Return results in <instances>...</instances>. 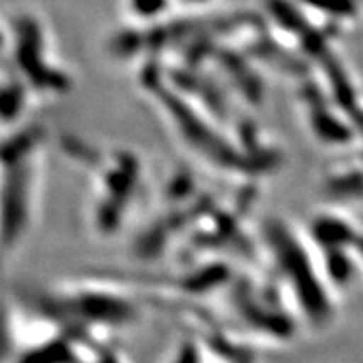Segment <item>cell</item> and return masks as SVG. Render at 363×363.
I'll list each match as a JSON object with an SVG mask.
<instances>
[{"instance_id":"1","label":"cell","mask_w":363,"mask_h":363,"mask_svg":"<svg viewBox=\"0 0 363 363\" xmlns=\"http://www.w3.org/2000/svg\"><path fill=\"white\" fill-rule=\"evenodd\" d=\"M263 239L272 267L282 280V289L295 301L296 310L311 325L325 326L334 313V287L326 277L323 258L313 239L280 219L265 223Z\"/></svg>"},{"instance_id":"2","label":"cell","mask_w":363,"mask_h":363,"mask_svg":"<svg viewBox=\"0 0 363 363\" xmlns=\"http://www.w3.org/2000/svg\"><path fill=\"white\" fill-rule=\"evenodd\" d=\"M139 82L145 93L152 96L154 104L165 111L167 121L184 139V143L211 167L232 174H258V167L243 152L239 143H232V139L217 128L213 123L216 117L210 111H202L201 104H191L187 101L180 89L163 78L162 71L154 63L143 67Z\"/></svg>"},{"instance_id":"3","label":"cell","mask_w":363,"mask_h":363,"mask_svg":"<svg viewBox=\"0 0 363 363\" xmlns=\"http://www.w3.org/2000/svg\"><path fill=\"white\" fill-rule=\"evenodd\" d=\"M43 134L38 126L17 130L2 143V243H19L32 217Z\"/></svg>"},{"instance_id":"4","label":"cell","mask_w":363,"mask_h":363,"mask_svg":"<svg viewBox=\"0 0 363 363\" xmlns=\"http://www.w3.org/2000/svg\"><path fill=\"white\" fill-rule=\"evenodd\" d=\"M4 67L17 72L35 95H62L72 78L52 60L43 23L32 13L13 15L2 24Z\"/></svg>"},{"instance_id":"5","label":"cell","mask_w":363,"mask_h":363,"mask_svg":"<svg viewBox=\"0 0 363 363\" xmlns=\"http://www.w3.org/2000/svg\"><path fill=\"white\" fill-rule=\"evenodd\" d=\"M117 282L72 284L48 298V313L65 323L89 330H111L139 319V304Z\"/></svg>"},{"instance_id":"6","label":"cell","mask_w":363,"mask_h":363,"mask_svg":"<svg viewBox=\"0 0 363 363\" xmlns=\"http://www.w3.org/2000/svg\"><path fill=\"white\" fill-rule=\"evenodd\" d=\"M96 171L95 226L101 235H111L121 228L138 187L141 165L135 154L113 152L99 158Z\"/></svg>"},{"instance_id":"7","label":"cell","mask_w":363,"mask_h":363,"mask_svg":"<svg viewBox=\"0 0 363 363\" xmlns=\"http://www.w3.org/2000/svg\"><path fill=\"white\" fill-rule=\"evenodd\" d=\"M301 101L308 126L320 143L345 147L352 143V139L358 135V126L332 101L320 80H311L301 91Z\"/></svg>"},{"instance_id":"8","label":"cell","mask_w":363,"mask_h":363,"mask_svg":"<svg viewBox=\"0 0 363 363\" xmlns=\"http://www.w3.org/2000/svg\"><path fill=\"white\" fill-rule=\"evenodd\" d=\"M330 34L340 35L359 19L358 0H296Z\"/></svg>"},{"instance_id":"9","label":"cell","mask_w":363,"mask_h":363,"mask_svg":"<svg viewBox=\"0 0 363 363\" xmlns=\"http://www.w3.org/2000/svg\"><path fill=\"white\" fill-rule=\"evenodd\" d=\"M30 95H35V93L30 89L28 84L10 67H4L2 71V123L4 126L17 123L23 117L32 99Z\"/></svg>"},{"instance_id":"10","label":"cell","mask_w":363,"mask_h":363,"mask_svg":"<svg viewBox=\"0 0 363 363\" xmlns=\"http://www.w3.org/2000/svg\"><path fill=\"white\" fill-rule=\"evenodd\" d=\"M325 187L337 196H358L363 193V169L352 162H340L326 172Z\"/></svg>"},{"instance_id":"11","label":"cell","mask_w":363,"mask_h":363,"mask_svg":"<svg viewBox=\"0 0 363 363\" xmlns=\"http://www.w3.org/2000/svg\"><path fill=\"white\" fill-rule=\"evenodd\" d=\"M172 4L174 0H125V11L135 24L154 26L165 21Z\"/></svg>"},{"instance_id":"12","label":"cell","mask_w":363,"mask_h":363,"mask_svg":"<svg viewBox=\"0 0 363 363\" xmlns=\"http://www.w3.org/2000/svg\"><path fill=\"white\" fill-rule=\"evenodd\" d=\"M182 4H189V6H204L210 4L211 0H180Z\"/></svg>"}]
</instances>
